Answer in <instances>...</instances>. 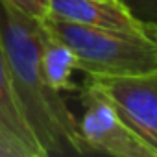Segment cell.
<instances>
[{
	"instance_id": "6",
	"label": "cell",
	"mask_w": 157,
	"mask_h": 157,
	"mask_svg": "<svg viewBox=\"0 0 157 157\" xmlns=\"http://www.w3.org/2000/svg\"><path fill=\"white\" fill-rule=\"evenodd\" d=\"M0 137L13 150H17L21 157H46L21 107L2 48H0Z\"/></svg>"
},
{
	"instance_id": "4",
	"label": "cell",
	"mask_w": 157,
	"mask_h": 157,
	"mask_svg": "<svg viewBox=\"0 0 157 157\" xmlns=\"http://www.w3.org/2000/svg\"><path fill=\"white\" fill-rule=\"evenodd\" d=\"M83 115L80 118V133L91 153H105L113 157H157L151 148L117 109L89 83L82 89Z\"/></svg>"
},
{
	"instance_id": "1",
	"label": "cell",
	"mask_w": 157,
	"mask_h": 157,
	"mask_svg": "<svg viewBox=\"0 0 157 157\" xmlns=\"http://www.w3.org/2000/svg\"><path fill=\"white\" fill-rule=\"evenodd\" d=\"M44 26L0 0V48L6 57L21 107L46 157L91 155L80 120L41 67Z\"/></svg>"
},
{
	"instance_id": "5",
	"label": "cell",
	"mask_w": 157,
	"mask_h": 157,
	"mask_svg": "<svg viewBox=\"0 0 157 157\" xmlns=\"http://www.w3.org/2000/svg\"><path fill=\"white\" fill-rule=\"evenodd\" d=\"M50 17L157 41L155 30L139 21L122 0H50Z\"/></svg>"
},
{
	"instance_id": "7",
	"label": "cell",
	"mask_w": 157,
	"mask_h": 157,
	"mask_svg": "<svg viewBox=\"0 0 157 157\" xmlns=\"http://www.w3.org/2000/svg\"><path fill=\"white\" fill-rule=\"evenodd\" d=\"M41 67L48 83L56 91H78L76 83L72 82V72L78 70L76 56L65 43L56 39L46 28L41 46Z\"/></svg>"
},
{
	"instance_id": "3",
	"label": "cell",
	"mask_w": 157,
	"mask_h": 157,
	"mask_svg": "<svg viewBox=\"0 0 157 157\" xmlns=\"http://www.w3.org/2000/svg\"><path fill=\"white\" fill-rule=\"evenodd\" d=\"M117 113L151 148L157 150V68L139 74H85Z\"/></svg>"
},
{
	"instance_id": "10",
	"label": "cell",
	"mask_w": 157,
	"mask_h": 157,
	"mask_svg": "<svg viewBox=\"0 0 157 157\" xmlns=\"http://www.w3.org/2000/svg\"><path fill=\"white\" fill-rule=\"evenodd\" d=\"M0 157H21L17 150H13L2 137H0Z\"/></svg>"
},
{
	"instance_id": "8",
	"label": "cell",
	"mask_w": 157,
	"mask_h": 157,
	"mask_svg": "<svg viewBox=\"0 0 157 157\" xmlns=\"http://www.w3.org/2000/svg\"><path fill=\"white\" fill-rule=\"evenodd\" d=\"M2 2L39 22H44L50 15V0H2Z\"/></svg>"
},
{
	"instance_id": "9",
	"label": "cell",
	"mask_w": 157,
	"mask_h": 157,
	"mask_svg": "<svg viewBox=\"0 0 157 157\" xmlns=\"http://www.w3.org/2000/svg\"><path fill=\"white\" fill-rule=\"evenodd\" d=\"M128 10L157 33V0H122Z\"/></svg>"
},
{
	"instance_id": "2",
	"label": "cell",
	"mask_w": 157,
	"mask_h": 157,
	"mask_svg": "<svg viewBox=\"0 0 157 157\" xmlns=\"http://www.w3.org/2000/svg\"><path fill=\"white\" fill-rule=\"evenodd\" d=\"M44 28L76 56L85 74H139L157 68V41L46 17Z\"/></svg>"
}]
</instances>
